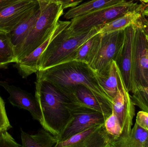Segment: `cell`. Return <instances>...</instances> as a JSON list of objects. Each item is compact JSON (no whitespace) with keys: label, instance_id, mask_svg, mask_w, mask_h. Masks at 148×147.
Wrapping results in <instances>:
<instances>
[{"label":"cell","instance_id":"f1b7e54d","mask_svg":"<svg viewBox=\"0 0 148 147\" xmlns=\"http://www.w3.org/2000/svg\"><path fill=\"white\" fill-rule=\"evenodd\" d=\"M82 1L83 0H58V2L61 4L62 7L64 9L69 7H74Z\"/></svg>","mask_w":148,"mask_h":147},{"label":"cell","instance_id":"83f0119b","mask_svg":"<svg viewBox=\"0 0 148 147\" xmlns=\"http://www.w3.org/2000/svg\"><path fill=\"white\" fill-rule=\"evenodd\" d=\"M136 123L143 129L148 131V113L141 110L137 113Z\"/></svg>","mask_w":148,"mask_h":147},{"label":"cell","instance_id":"f546056e","mask_svg":"<svg viewBox=\"0 0 148 147\" xmlns=\"http://www.w3.org/2000/svg\"><path fill=\"white\" fill-rule=\"evenodd\" d=\"M138 20L146 35L148 37V19L142 14L140 17L138 19Z\"/></svg>","mask_w":148,"mask_h":147},{"label":"cell","instance_id":"8992f818","mask_svg":"<svg viewBox=\"0 0 148 147\" xmlns=\"http://www.w3.org/2000/svg\"><path fill=\"white\" fill-rule=\"evenodd\" d=\"M132 47L131 91L148 88V37L138 20L134 24Z\"/></svg>","mask_w":148,"mask_h":147},{"label":"cell","instance_id":"1f68e13d","mask_svg":"<svg viewBox=\"0 0 148 147\" xmlns=\"http://www.w3.org/2000/svg\"><path fill=\"white\" fill-rule=\"evenodd\" d=\"M35 1H43L48 2H58V0H35Z\"/></svg>","mask_w":148,"mask_h":147},{"label":"cell","instance_id":"d6a6232c","mask_svg":"<svg viewBox=\"0 0 148 147\" xmlns=\"http://www.w3.org/2000/svg\"><path fill=\"white\" fill-rule=\"evenodd\" d=\"M140 89H142L143 90V91H144L148 96V88H140Z\"/></svg>","mask_w":148,"mask_h":147},{"label":"cell","instance_id":"d6986e66","mask_svg":"<svg viewBox=\"0 0 148 147\" xmlns=\"http://www.w3.org/2000/svg\"><path fill=\"white\" fill-rule=\"evenodd\" d=\"M127 0H91L86 2L77 7L72 8L66 13L64 17L67 20L88 13L109 7L117 5Z\"/></svg>","mask_w":148,"mask_h":147},{"label":"cell","instance_id":"603a6c76","mask_svg":"<svg viewBox=\"0 0 148 147\" xmlns=\"http://www.w3.org/2000/svg\"><path fill=\"white\" fill-rule=\"evenodd\" d=\"M148 135V131L140 127L136 123L122 147H145Z\"/></svg>","mask_w":148,"mask_h":147},{"label":"cell","instance_id":"8fae6325","mask_svg":"<svg viewBox=\"0 0 148 147\" xmlns=\"http://www.w3.org/2000/svg\"><path fill=\"white\" fill-rule=\"evenodd\" d=\"M55 147H112V141L103 123L59 142Z\"/></svg>","mask_w":148,"mask_h":147},{"label":"cell","instance_id":"7402d4cb","mask_svg":"<svg viewBox=\"0 0 148 147\" xmlns=\"http://www.w3.org/2000/svg\"><path fill=\"white\" fill-rule=\"evenodd\" d=\"M16 63L14 47L8 33L0 30V68Z\"/></svg>","mask_w":148,"mask_h":147},{"label":"cell","instance_id":"e0dca14e","mask_svg":"<svg viewBox=\"0 0 148 147\" xmlns=\"http://www.w3.org/2000/svg\"><path fill=\"white\" fill-rule=\"evenodd\" d=\"M119 73L120 70L115 61H112L104 72L100 74L97 73L100 85L112 101L118 91Z\"/></svg>","mask_w":148,"mask_h":147},{"label":"cell","instance_id":"52a82bcc","mask_svg":"<svg viewBox=\"0 0 148 147\" xmlns=\"http://www.w3.org/2000/svg\"><path fill=\"white\" fill-rule=\"evenodd\" d=\"M125 29L102 33L100 48L89 66L97 74L109 67L112 61L117 62L123 47Z\"/></svg>","mask_w":148,"mask_h":147},{"label":"cell","instance_id":"5bb4252c","mask_svg":"<svg viewBox=\"0 0 148 147\" xmlns=\"http://www.w3.org/2000/svg\"><path fill=\"white\" fill-rule=\"evenodd\" d=\"M0 85L9 94L8 100L12 105L28 110L34 120L40 123L41 113L35 97L21 88L10 85L6 82L0 81Z\"/></svg>","mask_w":148,"mask_h":147},{"label":"cell","instance_id":"30bf717a","mask_svg":"<svg viewBox=\"0 0 148 147\" xmlns=\"http://www.w3.org/2000/svg\"><path fill=\"white\" fill-rule=\"evenodd\" d=\"M38 4L35 0L0 1V30L7 33L13 30Z\"/></svg>","mask_w":148,"mask_h":147},{"label":"cell","instance_id":"4fadbf2b","mask_svg":"<svg viewBox=\"0 0 148 147\" xmlns=\"http://www.w3.org/2000/svg\"><path fill=\"white\" fill-rule=\"evenodd\" d=\"M70 22L71 21H58L56 27L50 37L28 55L16 63L18 72L23 78H27L31 74L38 71L37 64L40 57L52 40L66 28L70 25Z\"/></svg>","mask_w":148,"mask_h":147},{"label":"cell","instance_id":"6da1fadb","mask_svg":"<svg viewBox=\"0 0 148 147\" xmlns=\"http://www.w3.org/2000/svg\"><path fill=\"white\" fill-rule=\"evenodd\" d=\"M35 97L41 113L40 123L58 139L72 119L71 107L75 101L52 83L38 78Z\"/></svg>","mask_w":148,"mask_h":147},{"label":"cell","instance_id":"2e32d148","mask_svg":"<svg viewBox=\"0 0 148 147\" xmlns=\"http://www.w3.org/2000/svg\"><path fill=\"white\" fill-rule=\"evenodd\" d=\"M40 13V9L39 3L30 14L18 23L13 30L8 33L14 47L15 57L24 40L34 26Z\"/></svg>","mask_w":148,"mask_h":147},{"label":"cell","instance_id":"7a4b0ae2","mask_svg":"<svg viewBox=\"0 0 148 147\" xmlns=\"http://www.w3.org/2000/svg\"><path fill=\"white\" fill-rule=\"evenodd\" d=\"M36 73V78L50 82L62 90L83 85L95 95L112 103V100L100 85L96 72L85 62L71 60L38 71Z\"/></svg>","mask_w":148,"mask_h":147},{"label":"cell","instance_id":"836d02e7","mask_svg":"<svg viewBox=\"0 0 148 147\" xmlns=\"http://www.w3.org/2000/svg\"><path fill=\"white\" fill-rule=\"evenodd\" d=\"M145 147H148V135L147 138V140H146V143H145Z\"/></svg>","mask_w":148,"mask_h":147},{"label":"cell","instance_id":"44dd1931","mask_svg":"<svg viewBox=\"0 0 148 147\" xmlns=\"http://www.w3.org/2000/svg\"><path fill=\"white\" fill-rule=\"evenodd\" d=\"M102 33L101 32L90 37L82 45L76 52L73 60L91 63L100 48Z\"/></svg>","mask_w":148,"mask_h":147},{"label":"cell","instance_id":"ac0fdd59","mask_svg":"<svg viewBox=\"0 0 148 147\" xmlns=\"http://www.w3.org/2000/svg\"><path fill=\"white\" fill-rule=\"evenodd\" d=\"M21 138L24 147H55L58 142L57 137L44 128L35 135L27 133L21 129Z\"/></svg>","mask_w":148,"mask_h":147},{"label":"cell","instance_id":"4dcf8cb0","mask_svg":"<svg viewBox=\"0 0 148 147\" xmlns=\"http://www.w3.org/2000/svg\"><path fill=\"white\" fill-rule=\"evenodd\" d=\"M142 14L145 16H148V3L143 6Z\"/></svg>","mask_w":148,"mask_h":147},{"label":"cell","instance_id":"4316f807","mask_svg":"<svg viewBox=\"0 0 148 147\" xmlns=\"http://www.w3.org/2000/svg\"><path fill=\"white\" fill-rule=\"evenodd\" d=\"M20 147L22 146L17 143L12 136L5 131L0 134V147Z\"/></svg>","mask_w":148,"mask_h":147},{"label":"cell","instance_id":"9a60e30c","mask_svg":"<svg viewBox=\"0 0 148 147\" xmlns=\"http://www.w3.org/2000/svg\"><path fill=\"white\" fill-rule=\"evenodd\" d=\"M135 26L130 25L125 28V39L120 58L116 62L126 89L131 91L132 47Z\"/></svg>","mask_w":148,"mask_h":147},{"label":"cell","instance_id":"277c9868","mask_svg":"<svg viewBox=\"0 0 148 147\" xmlns=\"http://www.w3.org/2000/svg\"><path fill=\"white\" fill-rule=\"evenodd\" d=\"M101 26L75 36H69L65 28L52 40L40 57L37 64L38 71L73 60L77 49L90 37L100 33Z\"/></svg>","mask_w":148,"mask_h":147},{"label":"cell","instance_id":"5b68a950","mask_svg":"<svg viewBox=\"0 0 148 147\" xmlns=\"http://www.w3.org/2000/svg\"><path fill=\"white\" fill-rule=\"evenodd\" d=\"M139 5L133 1H125L109 7L77 16L71 20L70 25L66 28V32L69 36L83 34L134 10Z\"/></svg>","mask_w":148,"mask_h":147},{"label":"cell","instance_id":"cb8c5ba5","mask_svg":"<svg viewBox=\"0 0 148 147\" xmlns=\"http://www.w3.org/2000/svg\"><path fill=\"white\" fill-rule=\"evenodd\" d=\"M104 127L112 141V147H114L116 142L121 136L122 129L117 116L113 111L105 120Z\"/></svg>","mask_w":148,"mask_h":147},{"label":"cell","instance_id":"ffe728a7","mask_svg":"<svg viewBox=\"0 0 148 147\" xmlns=\"http://www.w3.org/2000/svg\"><path fill=\"white\" fill-rule=\"evenodd\" d=\"M143 5V3L140 4L139 7L134 10L130 11L124 15L102 25L100 32L102 33H110L124 29L130 25H134L142 15Z\"/></svg>","mask_w":148,"mask_h":147},{"label":"cell","instance_id":"9c48e42d","mask_svg":"<svg viewBox=\"0 0 148 147\" xmlns=\"http://www.w3.org/2000/svg\"><path fill=\"white\" fill-rule=\"evenodd\" d=\"M71 111L72 119L58 137V142L65 140L94 126L103 124L107 118L102 113L75 102L71 105Z\"/></svg>","mask_w":148,"mask_h":147},{"label":"cell","instance_id":"d4e9b609","mask_svg":"<svg viewBox=\"0 0 148 147\" xmlns=\"http://www.w3.org/2000/svg\"><path fill=\"white\" fill-rule=\"evenodd\" d=\"M131 98L135 106L148 113V96L142 89H138L133 93Z\"/></svg>","mask_w":148,"mask_h":147},{"label":"cell","instance_id":"ba28073f","mask_svg":"<svg viewBox=\"0 0 148 147\" xmlns=\"http://www.w3.org/2000/svg\"><path fill=\"white\" fill-rule=\"evenodd\" d=\"M135 106L129 92L126 89L120 71L119 88L116 96L112 100V106L113 112L120 121L122 133L114 147H122L123 143L129 136L135 115Z\"/></svg>","mask_w":148,"mask_h":147},{"label":"cell","instance_id":"7c38bea8","mask_svg":"<svg viewBox=\"0 0 148 147\" xmlns=\"http://www.w3.org/2000/svg\"><path fill=\"white\" fill-rule=\"evenodd\" d=\"M60 90L68 95L75 102L102 113L106 118L112 114V103L95 95L83 85H77L68 89Z\"/></svg>","mask_w":148,"mask_h":147},{"label":"cell","instance_id":"3957f363","mask_svg":"<svg viewBox=\"0 0 148 147\" xmlns=\"http://www.w3.org/2000/svg\"><path fill=\"white\" fill-rule=\"evenodd\" d=\"M40 16L34 26L23 43L16 56V63L28 55L45 42L52 35L63 9L59 2L39 1Z\"/></svg>","mask_w":148,"mask_h":147},{"label":"cell","instance_id":"d590c367","mask_svg":"<svg viewBox=\"0 0 148 147\" xmlns=\"http://www.w3.org/2000/svg\"><path fill=\"white\" fill-rule=\"evenodd\" d=\"M6 1V0H0V1Z\"/></svg>","mask_w":148,"mask_h":147},{"label":"cell","instance_id":"e575fe53","mask_svg":"<svg viewBox=\"0 0 148 147\" xmlns=\"http://www.w3.org/2000/svg\"><path fill=\"white\" fill-rule=\"evenodd\" d=\"M139 1L142 2L143 3H148V0H139Z\"/></svg>","mask_w":148,"mask_h":147},{"label":"cell","instance_id":"484cf974","mask_svg":"<svg viewBox=\"0 0 148 147\" xmlns=\"http://www.w3.org/2000/svg\"><path fill=\"white\" fill-rule=\"evenodd\" d=\"M12 128L6 113L5 104L0 96V134Z\"/></svg>","mask_w":148,"mask_h":147}]
</instances>
